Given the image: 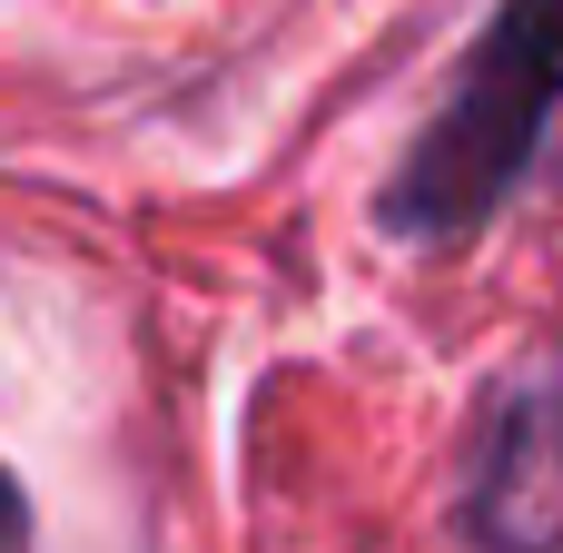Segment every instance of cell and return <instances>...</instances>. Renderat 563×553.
<instances>
[{
    "label": "cell",
    "mask_w": 563,
    "mask_h": 553,
    "mask_svg": "<svg viewBox=\"0 0 563 553\" xmlns=\"http://www.w3.org/2000/svg\"><path fill=\"white\" fill-rule=\"evenodd\" d=\"M563 89V0H515L495 20V40L475 49L455 109L426 129L406 188H396V218H426V228H465L534 148L544 109Z\"/></svg>",
    "instance_id": "cell-1"
},
{
    "label": "cell",
    "mask_w": 563,
    "mask_h": 553,
    "mask_svg": "<svg viewBox=\"0 0 563 553\" xmlns=\"http://www.w3.org/2000/svg\"><path fill=\"white\" fill-rule=\"evenodd\" d=\"M30 544V515H20V495H10V475H0V553Z\"/></svg>",
    "instance_id": "cell-2"
}]
</instances>
